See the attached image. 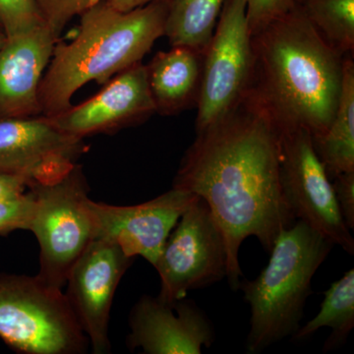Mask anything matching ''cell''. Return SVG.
Wrapping results in <instances>:
<instances>
[{
	"label": "cell",
	"mask_w": 354,
	"mask_h": 354,
	"mask_svg": "<svg viewBox=\"0 0 354 354\" xmlns=\"http://www.w3.org/2000/svg\"><path fill=\"white\" fill-rule=\"evenodd\" d=\"M295 0H246V16L251 36L290 10Z\"/></svg>",
	"instance_id": "obj_24"
},
{
	"label": "cell",
	"mask_w": 354,
	"mask_h": 354,
	"mask_svg": "<svg viewBox=\"0 0 354 354\" xmlns=\"http://www.w3.org/2000/svg\"><path fill=\"white\" fill-rule=\"evenodd\" d=\"M0 32H3V31H2L1 25H0Z\"/></svg>",
	"instance_id": "obj_30"
},
{
	"label": "cell",
	"mask_w": 354,
	"mask_h": 354,
	"mask_svg": "<svg viewBox=\"0 0 354 354\" xmlns=\"http://www.w3.org/2000/svg\"><path fill=\"white\" fill-rule=\"evenodd\" d=\"M314 149L330 180L342 172L354 171V62L344 57V78L339 104L329 128L312 138Z\"/></svg>",
	"instance_id": "obj_17"
},
{
	"label": "cell",
	"mask_w": 354,
	"mask_h": 354,
	"mask_svg": "<svg viewBox=\"0 0 354 354\" xmlns=\"http://www.w3.org/2000/svg\"><path fill=\"white\" fill-rule=\"evenodd\" d=\"M0 25L12 38L46 24L36 0H0Z\"/></svg>",
	"instance_id": "obj_21"
},
{
	"label": "cell",
	"mask_w": 354,
	"mask_h": 354,
	"mask_svg": "<svg viewBox=\"0 0 354 354\" xmlns=\"http://www.w3.org/2000/svg\"><path fill=\"white\" fill-rule=\"evenodd\" d=\"M28 186L22 177L0 172V201L21 196L27 192Z\"/></svg>",
	"instance_id": "obj_26"
},
{
	"label": "cell",
	"mask_w": 354,
	"mask_h": 354,
	"mask_svg": "<svg viewBox=\"0 0 354 354\" xmlns=\"http://www.w3.org/2000/svg\"><path fill=\"white\" fill-rule=\"evenodd\" d=\"M279 176L283 199L295 220L304 221L334 245L353 255L354 239L306 130L279 131Z\"/></svg>",
	"instance_id": "obj_8"
},
{
	"label": "cell",
	"mask_w": 354,
	"mask_h": 354,
	"mask_svg": "<svg viewBox=\"0 0 354 354\" xmlns=\"http://www.w3.org/2000/svg\"><path fill=\"white\" fill-rule=\"evenodd\" d=\"M169 2H153L130 11L106 0L80 16L70 43L57 41L39 87L41 115L53 118L72 106L86 84H106L142 58L165 36Z\"/></svg>",
	"instance_id": "obj_3"
},
{
	"label": "cell",
	"mask_w": 354,
	"mask_h": 354,
	"mask_svg": "<svg viewBox=\"0 0 354 354\" xmlns=\"http://www.w3.org/2000/svg\"><path fill=\"white\" fill-rule=\"evenodd\" d=\"M113 8L120 11H130L153 2H171L174 0H106Z\"/></svg>",
	"instance_id": "obj_27"
},
{
	"label": "cell",
	"mask_w": 354,
	"mask_h": 354,
	"mask_svg": "<svg viewBox=\"0 0 354 354\" xmlns=\"http://www.w3.org/2000/svg\"><path fill=\"white\" fill-rule=\"evenodd\" d=\"M34 196L31 190L19 197L0 201V235H6L18 230H29Z\"/></svg>",
	"instance_id": "obj_23"
},
{
	"label": "cell",
	"mask_w": 354,
	"mask_h": 354,
	"mask_svg": "<svg viewBox=\"0 0 354 354\" xmlns=\"http://www.w3.org/2000/svg\"><path fill=\"white\" fill-rule=\"evenodd\" d=\"M297 3L330 48L344 57L353 55L354 0H301Z\"/></svg>",
	"instance_id": "obj_20"
},
{
	"label": "cell",
	"mask_w": 354,
	"mask_h": 354,
	"mask_svg": "<svg viewBox=\"0 0 354 354\" xmlns=\"http://www.w3.org/2000/svg\"><path fill=\"white\" fill-rule=\"evenodd\" d=\"M335 200L344 223L354 228V171L342 172L332 179Z\"/></svg>",
	"instance_id": "obj_25"
},
{
	"label": "cell",
	"mask_w": 354,
	"mask_h": 354,
	"mask_svg": "<svg viewBox=\"0 0 354 354\" xmlns=\"http://www.w3.org/2000/svg\"><path fill=\"white\" fill-rule=\"evenodd\" d=\"M204 53L188 46L160 51L146 65L149 88L157 113L174 115L197 106Z\"/></svg>",
	"instance_id": "obj_16"
},
{
	"label": "cell",
	"mask_w": 354,
	"mask_h": 354,
	"mask_svg": "<svg viewBox=\"0 0 354 354\" xmlns=\"http://www.w3.org/2000/svg\"><path fill=\"white\" fill-rule=\"evenodd\" d=\"M44 24L58 39L73 18L88 10L101 0H36Z\"/></svg>",
	"instance_id": "obj_22"
},
{
	"label": "cell",
	"mask_w": 354,
	"mask_h": 354,
	"mask_svg": "<svg viewBox=\"0 0 354 354\" xmlns=\"http://www.w3.org/2000/svg\"><path fill=\"white\" fill-rule=\"evenodd\" d=\"M34 196L30 232L39 245V279L64 288L70 270L95 239V225L88 208V187L82 167L77 164L53 183L32 184Z\"/></svg>",
	"instance_id": "obj_6"
},
{
	"label": "cell",
	"mask_w": 354,
	"mask_h": 354,
	"mask_svg": "<svg viewBox=\"0 0 354 354\" xmlns=\"http://www.w3.org/2000/svg\"><path fill=\"white\" fill-rule=\"evenodd\" d=\"M87 151L84 139L46 116L0 120V172L22 177L29 186L62 178Z\"/></svg>",
	"instance_id": "obj_10"
},
{
	"label": "cell",
	"mask_w": 354,
	"mask_h": 354,
	"mask_svg": "<svg viewBox=\"0 0 354 354\" xmlns=\"http://www.w3.org/2000/svg\"><path fill=\"white\" fill-rule=\"evenodd\" d=\"M155 113L146 65L140 62L111 78L94 97L48 118L62 131L84 139L134 127Z\"/></svg>",
	"instance_id": "obj_13"
},
{
	"label": "cell",
	"mask_w": 354,
	"mask_h": 354,
	"mask_svg": "<svg viewBox=\"0 0 354 354\" xmlns=\"http://www.w3.org/2000/svg\"><path fill=\"white\" fill-rule=\"evenodd\" d=\"M57 41L46 25L7 38L0 50V120L41 115L39 87Z\"/></svg>",
	"instance_id": "obj_15"
},
{
	"label": "cell",
	"mask_w": 354,
	"mask_h": 354,
	"mask_svg": "<svg viewBox=\"0 0 354 354\" xmlns=\"http://www.w3.org/2000/svg\"><path fill=\"white\" fill-rule=\"evenodd\" d=\"M197 198L172 187L135 206H114L90 199L95 239L113 242L129 257L141 256L155 267L171 230Z\"/></svg>",
	"instance_id": "obj_12"
},
{
	"label": "cell",
	"mask_w": 354,
	"mask_h": 354,
	"mask_svg": "<svg viewBox=\"0 0 354 354\" xmlns=\"http://www.w3.org/2000/svg\"><path fill=\"white\" fill-rule=\"evenodd\" d=\"M299 1H301V0H295V2H297H297H299Z\"/></svg>",
	"instance_id": "obj_29"
},
{
	"label": "cell",
	"mask_w": 354,
	"mask_h": 354,
	"mask_svg": "<svg viewBox=\"0 0 354 354\" xmlns=\"http://www.w3.org/2000/svg\"><path fill=\"white\" fill-rule=\"evenodd\" d=\"M155 268L160 279L158 297L169 302L227 278L225 237L201 198L198 197L177 221Z\"/></svg>",
	"instance_id": "obj_7"
},
{
	"label": "cell",
	"mask_w": 354,
	"mask_h": 354,
	"mask_svg": "<svg viewBox=\"0 0 354 354\" xmlns=\"http://www.w3.org/2000/svg\"><path fill=\"white\" fill-rule=\"evenodd\" d=\"M134 258L120 246L94 239L67 277V299L95 354L109 353V323L116 288Z\"/></svg>",
	"instance_id": "obj_11"
},
{
	"label": "cell",
	"mask_w": 354,
	"mask_h": 354,
	"mask_svg": "<svg viewBox=\"0 0 354 354\" xmlns=\"http://www.w3.org/2000/svg\"><path fill=\"white\" fill-rule=\"evenodd\" d=\"M227 0H174L169 2L165 36L171 46L204 53Z\"/></svg>",
	"instance_id": "obj_19"
},
{
	"label": "cell",
	"mask_w": 354,
	"mask_h": 354,
	"mask_svg": "<svg viewBox=\"0 0 354 354\" xmlns=\"http://www.w3.org/2000/svg\"><path fill=\"white\" fill-rule=\"evenodd\" d=\"M130 351L146 354H201L215 339L211 321L193 300L169 302L143 295L129 315Z\"/></svg>",
	"instance_id": "obj_14"
},
{
	"label": "cell",
	"mask_w": 354,
	"mask_h": 354,
	"mask_svg": "<svg viewBox=\"0 0 354 354\" xmlns=\"http://www.w3.org/2000/svg\"><path fill=\"white\" fill-rule=\"evenodd\" d=\"M330 328V335L325 342L324 353L335 351L348 339L354 327V269H351L332 283L325 292L320 311L312 320L300 327L293 339H309L317 330Z\"/></svg>",
	"instance_id": "obj_18"
},
{
	"label": "cell",
	"mask_w": 354,
	"mask_h": 354,
	"mask_svg": "<svg viewBox=\"0 0 354 354\" xmlns=\"http://www.w3.org/2000/svg\"><path fill=\"white\" fill-rule=\"evenodd\" d=\"M252 70L246 0H227L204 50L196 133L221 120L245 97Z\"/></svg>",
	"instance_id": "obj_9"
},
{
	"label": "cell",
	"mask_w": 354,
	"mask_h": 354,
	"mask_svg": "<svg viewBox=\"0 0 354 354\" xmlns=\"http://www.w3.org/2000/svg\"><path fill=\"white\" fill-rule=\"evenodd\" d=\"M6 34H4L3 32H0V50H1L2 46L6 44Z\"/></svg>",
	"instance_id": "obj_28"
},
{
	"label": "cell",
	"mask_w": 354,
	"mask_h": 354,
	"mask_svg": "<svg viewBox=\"0 0 354 354\" xmlns=\"http://www.w3.org/2000/svg\"><path fill=\"white\" fill-rule=\"evenodd\" d=\"M196 134L172 187L208 204L225 237L228 283L236 290L243 276L239 250L247 237H256L270 253L279 235L297 221L279 184V131L245 95Z\"/></svg>",
	"instance_id": "obj_1"
},
{
	"label": "cell",
	"mask_w": 354,
	"mask_h": 354,
	"mask_svg": "<svg viewBox=\"0 0 354 354\" xmlns=\"http://www.w3.org/2000/svg\"><path fill=\"white\" fill-rule=\"evenodd\" d=\"M333 246L304 221H297L279 235L259 276L241 281L239 288L251 309L247 353H260L295 335L311 293L312 279Z\"/></svg>",
	"instance_id": "obj_4"
},
{
	"label": "cell",
	"mask_w": 354,
	"mask_h": 354,
	"mask_svg": "<svg viewBox=\"0 0 354 354\" xmlns=\"http://www.w3.org/2000/svg\"><path fill=\"white\" fill-rule=\"evenodd\" d=\"M246 97L278 131L326 132L342 92L344 57L319 36L299 4L251 36Z\"/></svg>",
	"instance_id": "obj_2"
},
{
	"label": "cell",
	"mask_w": 354,
	"mask_h": 354,
	"mask_svg": "<svg viewBox=\"0 0 354 354\" xmlns=\"http://www.w3.org/2000/svg\"><path fill=\"white\" fill-rule=\"evenodd\" d=\"M0 337L25 354H80L88 344L62 288L24 274H0Z\"/></svg>",
	"instance_id": "obj_5"
}]
</instances>
